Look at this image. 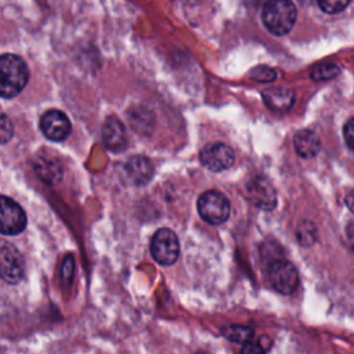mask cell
<instances>
[{"label": "cell", "instance_id": "cell-1", "mask_svg": "<svg viewBox=\"0 0 354 354\" xmlns=\"http://www.w3.org/2000/svg\"><path fill=\"white\" fill-rule=\"evenodd\" d=\"M28 79V65L19 55H0V97L12 98L18 95L26 86Z\"/></svg>", "mask_w": 354, "mask_h": 354}, {"label": "cell", "instance_id": "cell-9", "mask_svg": "<svg viewBox=\"0 0 354 354\" xmlns=\"http://www.w3.org/2000/svg\"><path fill=\"white\" fill-rule=\"evenodd\" d=\"M40 130L48 140L62 141L71 133V122L64 112L50 109L40 118Z\"/></svg>", "mask_w": 354, "mask_h": 354}, {"label": "cell", "instance_id": "cell-18", "mask_svg": "<svg viewBox=\"0 0 354 354\" xmlns=\"http://www.w3.org/2000/svg\"><path fill=\"white\" fill-rule=\"evenodd\" d=\"M350 4V0H319L318 7L326 14H336L343 11Z\"/></svg>", "mask_w": 354, "mask_h": 354}, {"label": "cell", "instance_id": "cell-11", "mask_svg": "<svg viewBox=\"0 0 354 354\" xmlns=\"http://www.w3.org/2000/svg\"><path fill=\"white\" fill-rule=\"evenodd\" d=\"M127 178L136 185L147 184L153 174L152 163L145 156H133L123 165Z\"/></svg>", "mask_w": 354, "mask_h": 354}, {"label": "cell", "instance_id": "cell-6", "mask_svg": "<svg viewBox=\"0 0 354 354\" xmlns=\"http://www.w3.org/2000/svg\"><path fill=\"white\" fill-rule=\"evenodd\" d=\"M24 274L25 266L19 250L10 242L0 239V279L7 283H18Z\"/></svg>", "mask_w": 354, "mask_h": 354}, {"label": "cell", "instance_id": "cell-15", "mask_svg": "<svg viewBox=\"0 0 354 354\" xmlns=\"http://www.w3.org/2000/svg\"><path fill=\"white\" fill-rule=\"evenodd\" d=\"M36 171L43 180H46L47 183H51V184L57 183L62 176L59 163L50 158H40L36 163Z\"/></svg>", "mask_w": 354, "mask_h": 354}, {"label": "cell", "instance_id": "cell-17", "mask_svg": "<svg viewBox=\"0 0 354 354\" xmlns=\"http://www.w3.org/2000/svg\"><path fill=\"white\" fill-rule=\"evenodd\" d=\"M340 73V69L336 64H321L311 71V77L314 80H329Z\"/></svg>", "mask_w": 354, "mask_h": 354}, {"label": "cell", "instance_id": "cell-19", "mask_svg": "<svg viewBox=\"0 0 354 354\" xmlns=\"http://www.w3.org/2000/svg\"><path fill=\"white\" fill-rule=\"evenodd\" d=\"M12 134H14V126L10 118L4 113H0V144L8 142Z\"/></svg>", "mask_w": 354, "mask_h": 354}, {"label": "cell", "instance_id": "cell-20", "mask_svg": "<svg viewBox=\"0 0 354 354\" xmlns=\"http://www.w3.org/2000/svg\"><path fill=\"white\" fill-rule=\"evenodd\" d=\"M250 76L257 82H272L277 77V72L268 66H257L250 72Z\"/></svg>", "mask_w": 354, "mask_h": 354}, {"label": "cell", "instance_id": "cell-13", "mask_svg": "<svg viewBox=\"0 0 354 354\" xmlns=\"http://www.w3.org/2000/svg\"><path fill=\"white\" fill-rule=\"evenodd\" d=\"M264 104L277 112L289 111L295 102V93L286 87H271L261 93Z\"/></svg>", "mask_w": 354, "mask_h": 354}, {"label": "cell", "instance_id": "cell-10", "mask_svg": "<svg viewBox=\"0 0 354 354\" xmlns=\"http://www.w3.org/2000/svg\"><path fill=\"white\" fill-rule=\"evenodd\" d=\"M246 195L250 202L264 210H271L277 205V194L272 185L261 177H254L246 185Z\"/></svg>", "mask_w": 354, "mask_h": 354}, {"label": "cell", "instance_id": "cell-2", "mask_svg": "<svg viewBox=\"0 0 354 354\" xmlns=\"http://www.w3.org/2000/svg\"><path fill=\"white\" fill-rule=\"evenodd\" d=\"M297 10L292 1L271 0L263 6L261 19L267 30L275 36L288 35L296 22Z\"/></svg>", "mask_w": 354, "mask_h": 354}, {"label": "cell", "instance_id": "cell-12", "mask_svg": "<svg viewBox=\"0 0 354 354\" xmlns=\"http://www.w3.org/2000/svg\"><path fill=\"white\" fill-rule=\"evenodd\" d=\"M102 140L105 147L113 152H119L126 147V130L119 119L111 116L102 126Z\"/></svg>", "mask_w": 354, "mask_h": 354}, {"label": "cell", "instance_id": "cell-3", "mask_svg": "<svg viewBox=\"0 0 354 354\" xmlns=\"http://www.w3.org/2000/svg\"><path fill=\"white\" fill-rule=\"evenodd\" d=\"M267 279L272 289L281 295L293 293L299 285L296 267L282 257H275L268 261Z\"/></svg>", "mask_w": 354, "mask_h": 354}, {"label": "cell", "instance_id": "cell-22", "mask_svg": "<svg viewBox=\"0 0 354 354\" xmlns=\"http://www.w3.org/2000/svg\"><path fill=\"white\" fill-rule=\"evenodd\" d=\"M343 136H344V140H346V145L353 149V136H354V120L353 118H350L344 127H343Z\"/></svg>", "mask_w": 354, "mask_h": 354}, {"label": "cell", "instance_id": "cell-14", "mask_svg": "<svg viewBox=\"0 0 354 354\" xmlns=\"http://www.w3.org/2000/svg\"><path fill=\"white\" fill-rule=\"evenodd\" d=\"M293 147L299 156L304 159L314 158L321 149V141L318 136L311 130H299L293 137Z\"/></svg>", "mask_w": 354, "mask_h": 354}, {"label": "cell", "instance_id": "cell-21", "mask_svg": "<svg viewBox=\"0 0 354 354\" xmlns=\"http://www.w3.org/2000/svg\"><path fill=\"white\" fill-rule=\"evenodd\" d=\"M241 354H266V347L260 342L250 340L242 346Z\"/></svg>", "mask_w": 354, "mask_h": 354}, {"label": "cell", "instance_id": "cell-16", "mask_svg": "<svg viewBox=\"0 0 354 354\" xmlns=\"http://www.w3.org/2000/svg\"><path fill=\"white\" fill-rule=\"evenodd\" d=\"M221 333L225 339L234 342V343H248L253 340L254 330L249 326H242V325H228L221 329Z\"/></svg>", "mask_w": 354, "mask_h": 354}, {"label": "cell", "instance_id": "cell-23", "mask_svg": "<svg viewBox=\"0 0 354 354\" xmlns=\"http://www.w3.org/2000/svg\"><path fill=\"white\" fill-rule=\"evenodd\" d=\"M72 272H73V259L71 256H68L64 260V266H62V279L64 281H71Z\"/></svg>", "mask_w": 354, "mask_h": 354}, {"label": "cell", "instance_id": "cell-5", "mask_svg": "<svg viewBox=\"0 0 354 354\" xmlns=\"http://www.w3.org/2000/svg\"><path fill=\"white\" fill-rule=\"evenodd\" d=\"M180 243L170 228H159L151 239V254L160 266H171L178 259Z\"/></svg>", "mask_w": 354, "mask_h": 354}, {"label": "cell", "instance_id": "cell-24", "mask_svg": "<svg viewBox=\"0 0 354 354\" xmlns=\"http://www.w3.org/2000/svg\"><path fill=\"white\" fill-rule=\"evenodd\" d=\"M195 354H209V353H205V351H198V353H195Z\"/></svg>", "mask_w": 354, "mask_h": 354}, {"label": "cell", "instance_id": "cell-8", "mask_svg": "<svg viewBox=\"0 0 354 354\" xmlns=\"http://www.w3.org/2000/svg\"><path fill=\"white\" fill-rule=\"evenodd\" d=\"M199 159L202 165L209 170L224 171L234 165L235 156H234V151L228 145L223 142H214V144L206 145L201 151Z\"/></svg>", "mask_w": 354, "mask_h": 354}, {"label": "cell", "instance_id": "cell-4", "mask_svg": "<svg viewBox=\"0 0 354 354\" xmlns=\"http://www.w3.org/2000/svg\"><path fill=\"white\" fill-rule=\"evenodd\" d=\"M196 207L202 220L213 225L225 223L231 213V206L228 199L221 192L214 189L205 191L198 198Z\"/></svg>", "mask_w": 354, "mask_h": 354}, {"label": "cell", "instance_id": "cell-7", "mask_svg": "<svg viewBox=\"0 0 354 354\" xmlns=\"http://www.w3.org/2000/svg\"><path fill=\"white\" fill-rule=\"evenodd\" d=\"M26 227V214L22 207L8 196L0 195V232L17 235Z\"/></svg>", "mask_w": 354, "mask_h": 354}]
</instances>
